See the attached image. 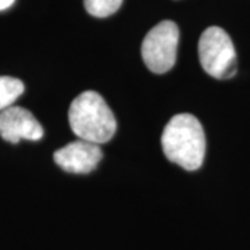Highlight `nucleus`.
I'll list each match as a JSON object with an SVG mask.
<instances>
[{"label":"nucleus","instance_id":"obj_1","mask_svg":"<svg viewBox=\"0 0 250 250\" xmlns=\"http://www.w3.org/2000/svg\"><path fill=\"white\" fill-rule=\"evenodd\" d=\"M166 157L188 171H195L203 164L206 136L203 126L192 114H177L166 125L161 135Z\"/></svg>","mask_w":250,"mask_h":250},{"label":"nucleus","instance_id":"obj_2","mask_svg":"<svg viewBox=\"0 0 250 250\" xmlns=\"http://www.w3.org/2000/svg\"><path fill=\"white\" fill-rule=\"evenodd\" d=\"M68 121L78 139L88 142H108L117 129L116 117L104 99L93 90H86L72 100Z\"/></svg>","mask_w":250,"mask_h":250},{"label":"nucleus","instance_id":"obj_3","mask_svg":"<svg viewBox=\"0 0 250 250\" xmlns=\"http://www.w3.org/2000/svg\"><path fill=\"white\" fill-rule=\"evenodd\" d=\"M199 60L210 77L227 80L236 72V53L229 35L220 27L206 29L199 39Z\"/></svg>","mask_w":250,"mask_h":250},{"label":"nucleus","instance_id":"obj_4","mask_svg":"<svg viewBox=\"0 0 250 250\" xmlns=\"http://www.w3.org/2000/svg\"><path fill=\"white\" fill-rule=\"evenodd\" d=\"M179 29L172 21H161L152 28L142 42V59L154 74L170 71L177 60Z\"/></svg>","mask_w":250,"mask_h":250},{"label":"nucleus","instance_id":"obj_5","mask_svg":"<svg viewBox=\"0 0 250 250\" xmlns=\"http://www.w3.org/2000/svg\"><path fill=\"white\" fill-rule=\"evenodd\" d=\"M103 152L96 143L78 139L54 152L56 164L71 174H88L96 170Z\"/></svg>","mask_w":250,"mask_h":250},{"label":"nucleus","instance_id":"obj_6","mask_svg":"<svg viewBox=\"0 0 250 250\" xmlns=\"http://www.w3.org/2000/svg\"><path fill=\"white\" fill-rule=\"evenodd\" d=\"M0 136L10 143L21 139L35 142L43 138V128L27 108L11 106L0 111Z\"/></svg>","mask_w":250,"mask_h":250},{"label":"nucleus","instance_id":"obj_7","mask_svg":"<svg viewBox=\"0 0 250 250\" xmlns=\"http://www.w3.org/2000/svg\"><path fill=\"white\" fill-rule=\"evenodd\" d=\"M24 93V83L13 77H0V111L13 106Z\"/></svg>","mask_w":250,"mask_h":250},{"label":"nucleus","instance_id":"obj_8","mask_svg":"<svg viewBox=\"0 0 250 250\" xmlns=\"http://www.w3.org/2000/svg\"><path fill=\"white\" fill-rule=\"evenodd\" d=\"M83 4L90 16L104 18L114 14L121 7L123 0H83Z\"/></svg>","mask_w":250,"mask_h":250},{"label":"nucleus","instance_id":"obj_9","mask_svg":"<svg viewBox=\"0 0 250 250\" xmlns=\"http://www.w3.org/2000/svg\"><path fill=\"white\" fill-rule=\"evenodd\" d=\"M14 0H0V10H6L13 6Z\"/></svg>","mask_w":250,"mask_h":250}]
</instances>
